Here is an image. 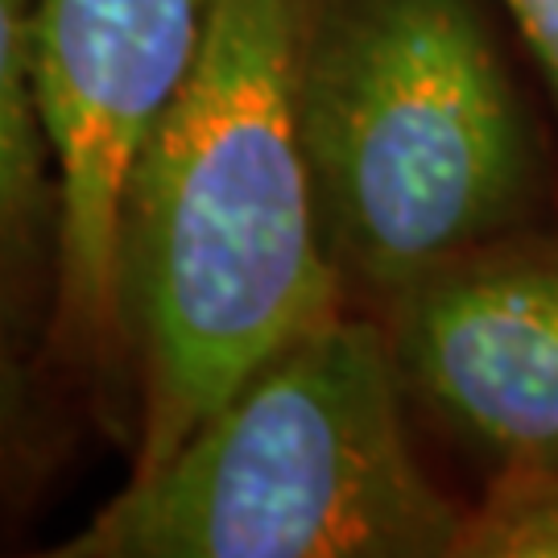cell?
<instances>
[{"instance_id": "3957f363", "label": "cell", "mask_w": 558, "mask_h": 558, "mask_svg": "<svg viewBox=\"0 0 558 558\" xmlns=\"http://www.w3.org/2000/svg\"><path fill=\"white\" fill-rule=\"evenodd\" d=\"M405 401L385 323L343 311L54 555L459 558L468 509L418 463Z\"/></svg>"}, {"instance_id": "9c48e42d", "label": "cell", "mask_w": 558, "mask_h": 558, "mask_svg": "<svg viewBox=\"0 0 558 558\" xmlns=\"http://www.w3.org/2000/svg\"><path fill=\"white\" fill-rule=\"evenodd\" d=\"M21 368L13 352L4 348V339H0V456H4V447L13 439V430H17V418H21Z\"/></svg>"}, {"instance_id": "7a4b0ae2", "label": "cell", "mask_w": 558, "mask_h": 558, "mask_svg": "<svg viewBox=\"0 0 558 558\" xmlns=\"http://www.w3.org/2000/svg\"><path fill=\"white\" fill-rule=\"evenodd\" d=\"M294 112L323 244L377 306L530 228L538 141L480 0H294Z\"/></svg>"}, {"instance_id": "8992f818", "label": "cell", "mask_w": 558, "mask_h": 558, "mask_svg": "<svg viewBox=\"0 0 558 558\" xmlns=\"http://www.w3.org/2000/svg\"><path fill=\"white\" fill-rule=\"evenodd\" d=\"M54 244L59 174L34 80V0H0V302Z\"/></svg>"}, {"instance_id": "ba28073f", "label": "cell", "mask_w": 558, "mask_h": 558, "mask_svg": "<svg viewBox=\"0 0 558 558\" xmlns=\"http://www.w3.org/2000/svg\"><path fill=\"white\" fill-rule=\"evenodd\" d=\"M497 4L509 13L538 71L558 92V0H497Z\"/></svg>"}, {"instance_id": "5b68a950", "label": "cell", "mask_w": 558, "mask_h": 558, "mask_svg": "<svg viewBox=\"0 0 558 558\" xmlns=\"http://www.w3.org/2000/svg\"><path fill=\"white\" fill-rule=\"evenodd\" d=\"M380 311L405 398L497 468L558 472V232L488 240Z\"/></svg>"}, {"instance_id": "277c9868", "label": "cell", "mask_w": 558, "mask_h": 558, "mask_svg": "<svg viewBox=\"0 0 558 558\" xmlns=\"http://www.w3.org/2000/svg\"><path fill=\"white\" fill-rule=\"evenodd\" d=\"M207 0H34V80L59 174V323L80 352L120 327V203L199 62Z\"/></svg>"}, {"instance_id": "52a82bcc", "label": "cell", "mask_w": 558, "mask_h": 558, "mask_svg": "<svg viewBox=\"0 0 558 558\" xmlns=\"http://www.w3.org/2000/svg\"><path fill=\"white\" fill-rule=\"evenodd\" d=\"M459 558H558V472L500 468L468 509Z\"/></svg>"}, {"instance_id": "6da1fadb", "label": "cell", "mask_w": 558, "mask_h": 558, "mask_svg": "<svg viewBox=\"0 0 558 558\" xmlns=\"http://www.w3.org/2000/svg\"><path fill=\"white\" fill-rule=\"evenodd\" d=\"M343 299L294 112V0H207L199 62L120 203V327L141 368L133 476Z\"/></svg>"}]
</instances>
